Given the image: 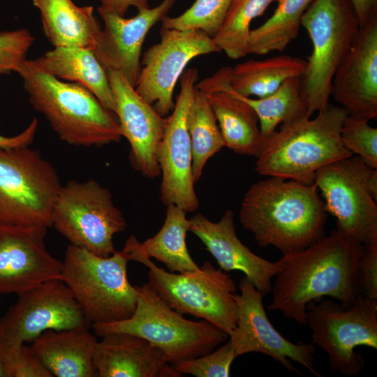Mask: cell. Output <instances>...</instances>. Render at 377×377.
<instances>
[{
    "instance_id": "cell-1",
    "label": "cell",
    "mask_w": 377,
    "mask_h": 377,
    "mask_svg": "<svg viewBox=\"0 0 377 377\" xmlns=\"http://www.w3.org/2000/svg\"><path fill=\"white\" fill-rule=\"evenodd\" d=\"M364 245L335 229L305 249L283 255L285 264L272 284L267 309L306 324V304L330 297L344 306L360 295L357 267Z\"/></svg>"
},
{
    "instance_id": "cell-2",
    "label": "cell",
    "mask_w": 377,
    "mask_h": 377,
    "mask_svg": "<svg viewBox=\"0 0 377 377\" xmlns=\"http://www.w3.org/2000/svg\"><path fill=\"white\" fill-rule=\"evenodd\" d=\"M327 212L316 184L277 177L253 184L244 195L239 220L261 247L283 255L300 251L325 235Z\"/></svg>"
},
{
    "instance_id": "cell-3",
    "label": "cell",
    "mask_w": 377,
    "mask_h": 377,
    "mask_svg": "<svg viewBox=\"0 0 377 377\" xmlns=\"http://www.w3.org/2000/svg\"><path fill=\"white\" fill-rule=\"evenodd\" d=\"M15 73L23 80L31 105L63 142L87 147L121 139L115 114L82 85L55 77L33 59L24 60Z\"/></svg>"
},
{
    "instance_id": "cell-4",
    "label": "cell",
    "mask_w": 377,
    "mask_h": 377,
    "mask_svg": "<svg viewBox=\"0 0 377 377\" xmlns=\"http://www.w3.org/2000/svg\"><path fill=\"white\" fill-rule=\"evenodd\" d=\"M348 115L339 105H329L311 119L304 117L281 125L264 140L256 157L261 175L314 182L322 168L354 155L343 145L341 129Z\"/></svg>"
},
{
    "instance_id": "cell-5",
    "label": "cell",
    "mask_w": 377,
    "mask_h": 377,
    "mask_svg": "<svg viewBox=\"0 0 377 377\" xmlns=\"http://www.w3.org/2000/svg\"><path fill=\"white\" fill-rule=\"evenodd\" d=\"M129 260L145 265L148 287L181 314L202 318L228 335L237 323L236 285L226 272L205 262L199 269L182 273L158 267L134 244L133 235L121 249Z\"/></svg>"
},
{
    "instance_id": "cell-6",
    "label": "cell",
    "mask_w": 377,
    "mask_h": 377,
    "mask_svg": "<svg viewBox=\"0 0 377 377\" xmlns=\"http://www.w3.org/2000/svg\"><path fill=\"white\" fill-rule=\"evenodd\" d=\"M138 300L128 318L91 325L96 337L123 332L142 337L161 349L174 366L214 350L229 335L203 320H190L172 309L147 283L135 286Z\"/></svg>"
},
{
    "instance_id": "cell-7",
    "label": "cell",
    "mask_w": 377,
    "mask_h": 377,
    "mask_svg": "<svg viewBox=\"0 0 377 377\" xmlns=\"http://www.w3.org/2000/svg\"><path fill=\"white\" fill-rule=\"evenodd\" d=\"M301 25L312 44L300 78V93L311 117L329 106L334 75L353 46L360 27L350 0H313Z\"/></svg>"
},
{
    "instance_id": "cell-8",
    "label": "cell",
    "mask_w": 377,
    "mask_h": 377,
    "mask_svg": "<svg viewBox=\"0 0 377 377\" xmlns=\"http://www.w3.org/2000/svg\"><path fill=\"white\" fill-rule=\"evenodd\" d=\"M128 262L122 250L101 257L68 245L61 280L71 291L89 325L122 320L133 313L138 294L128 279Z\"/></svg>"
},
{
    "instance_id": "cell-9",
    "label": "cell",
    "mask_w": 377,
    "mask_h": 377,
    "mask_svg": "<svg viewBox=\"0 0 377 377\" xmlns=\"http://www.w3.org/2000/svg\"><path fill=\"white\" fill-rule=\"evenodd\" d=\"M61 186L56 169L38 150L0 147V224L51 228Z\"/></svg>"
},
{
    "instance_id": "cell-10",
    "label": "cell",
    "mask_w": 377,
    "mask_h": 377,
    "mask_svg": "<svg viewBox=\"0 0 377 377\" xmlns=\"http://www.w3.org/2000/svg\"><path fill=\"white\" fill-rule=\"evenodd\" d=\"M311 341L325 351L331 371L355 376L365 366L359 346L377 348V301L359 295L350 306L323 298L306 306Z\"/></svg>"
},
{
    "instance_id": "cell-11",
    "label": "cell",
    "mask_w": 377,
    "mask_h": 377,
    "mask_svg": "<svg viewBox=\"0 0 377 377\" xmlns=\"http://www.w3.org/2000/svg\"><path fill=\"white\" fill-rule=\"evenodd\" d=\"M51 222L70 244L101 257L116 251L113 237L127 226L110 191L94 179L61 185L52 205Z\"/></svg>"
},
{
    "instance_id": "cell-12",
    "label": "cell",
    "mask_w": 377,
    "mask_h": 377,
    "mask_svg": "<svg viewBox=\"0 0 377 377\" xmlns=\"http://www.w3.org/2000/svg\"><path fill=\"white\" fill-rule=\"evenodd\" d=\"M314 183L337 230L363 245L377 242V170L358 156L320 169Z\"/></svg>"
},
{
    "instance_id": "cell-13",
    "label": "cell",
    "mask_w": 377,
    "mask_h": 377,
    "mask_svg": "<svg viewBox=\"0 0 377 377\" xmlns=\"http://www.w3.org/2000/svg\"><path fill=\"white\" fill-rule=\"evenodd\" d=\"M0 318V350L15 355L23 344L48 330L89 327L71 291L54 279L17 294Z\"/></svg>"
},
{
    "instance_id": "cell-14",
    "label": "cell",
    "mask_w": 377,
    "mask_h": 377,
    "mask_svg": "<svg viewBox=\"0 0 377 377\" xmlns=\"http://www.w3.org/2000/svg\"><path fill=\"white\" fill-rule=\"evenodd\" d=\"M160 36V41L143 54L135 89L165 117L175 107V87L189 61L198 56L221 51L212 37L200 30L161 27Z\"/></svg>"
},
{
    "instance_id": "cell-15",
    "label": "cell",
    "mask_w": 377,
    "mask_h": 377,
    "mask_svg": "<svg viewBox=\"0 0 377 377\" xmlns=\"http://www.w3.org/2000/svg\"><path fill=\"white\" fill-rule=\"evenodd\" d=\"M198 80V71L185 69L180 78V91L172 114L166 118L163 138L157 149V161L162 180L160 198L165 205H175L186 213L200 205L195 191L192 150L187 128V114Z\"/></svg>"
},
{
    "instance_id": "cell-16",
    "label": "cell",
    "mask_w": 377,
    "mask_h": 377,
    "mask_svg": "<svg viewBox=\"0 0 377 377\" xmlns=\"http://www.w3.org/2000/svg\"><path fill=\"white\" fill-rule=\"evenodd\" d=\"M236 295L237 323L229 335L238 356L250 353L267 355L286 369L297 372L292 362L298 363L320 377L314 367L316 346L312 343H293L280 334L269 321L263 303V295L245 276Z\"/></svg>"
},
{
    "instance_id": "cell-17",
    "label": "cell",
    "mask_w": 377,
    "mask_h": 377,
    "mask_svg": "<svg viewBox=\"0 0 377 377\" xmlns=\"http://www.w3.org/2000/svg\"><path fill=\"white\" fill-rule=\"evenodd\" d=\"M48 228L0 224V294L17 295L59 279L62 262L47 251Z\"/></svg>"
},
{
    "instance_id": "cell-18",
    "label": "cell",
    "mask_w": 377,
    "mask_h": 377,
    "mask_svg": "<svg viewBox=\"0 0 377 377\" xmlns=\"http://www.w3.org/2000/svg\"><path fill=\"white\" fill-rule=\"evenodd\" d=\"M106 70L115 103L114 114L121 135L131 147V164L145 177L156 178L161 174L156 154L166 118L145 101L120 73Z\"/></svg>"
},
{
    "instance_id": "cell-19",
    "label": "cell",
    "mask_w": 377,
    "mask_h": 377,
    "mask_svg": "<svg viewBox=\"0 0 377 377\" xmlns=\"http://www.w3.org/2000/svg\"><path fill=\"white\" fill-rule=\"evenodd\" d=\"M176 1L163 0L154 8L138 10L131 18L98 8L104 29L92 50L102 65L120 73L135 87L142 68L141 51L146 36L167 16Z\"/></svg>"
},
{
    "instance_id": "cell-20",
    "label": "cell",
    "mask_w": 377,
    "mask_h": 377,
    "mask_svg": "<svg viewBox=\"0 0 377 377\" xmlns=\"http://www.w3.org/2000/svg\"><path fill=\"white\" fill-rule=\"evenodd\" d=\"M331 96L348 115L377 118V17L361 27L350 50L337 69Z\"/></svg>"
},
{
    "instance_id": "cell-21",
    "label": "cell",
    "mask_w": 377,
    "mask_h": 377,
    "mask_svg": "<svg viewBox=\"0 0 377 377\" xmlns=\"http://www.w3.org/2000/svg\"><path fill=\"white\" fill-rule=\"evenodd\" d=\"M188 230L201 240L221 269L242 272L263 297L271 293L272 280L283 269L285 258L271 262L252 252L237 235L231 209L217 222L198 213L188 219Z\"/></svg>"
},
{
    "instance_id": "cell-22",
    "label": "cell",
    "mask_w": 377,
    "mask_h": 377,
    "mask_svg": "<svg viewBox=\"0 0 377 377\" xmlns=\"http://www.w3.org/2000/svg\"><path fill=\"white\" fill-rule=\"evenodd\" d=\"M232 67L225 66L212 76L197 82L207 96L217 121L225 147L256 158L264 143L253 108L230 87Z\"/></svg>"
},
{
    "instance_id": "cell-23",
    "label": "cell",
    "mask_w": 377,
    "mask_h": 377,
    "mask_svg": "<svg viewBox=\"0 0 377 377\" xmlns=\"http://www.w3.org/2000/svg\"><path fill=\"white\" fill-rule=\"evenodd\" d=\"M93 364L98 377H179L163 351L146 339L113 332L97 341Z\"/></svg>"
},
{
    "instance_id": "cell-24",
    "label": "cell",
    "mask_w": 377,
    "mask_h": 377,
    "mask_svg": "<svg viewBox=\"0 0 377 377\" xmlns=\"http://www.w3.org/2000/svg\"><path fill=\"white\" fill-rule=\"evenodd\" d=\"M89 327L48 330L31 341V350L57 377L97 376L93 353L97 342Z\"/></svg>"
},
{
    "instance_id": "cell-25",
    "label": "cell",
    "mask_w": 377,
    "mask_h": 377,
    "mask_svg": "<svg viewBox=\"0 0 377 377\" xmlns=\"http://www.w3.org/2000/svg\"><path fill=\"white\" fill-rule=\"evenodd\" d=\"M33 60L41 69L55 77L82 85L114 113L115 103L107 70L92 49L54 47Z\"/></svg>"
},
{
    "instance_id": "cell-26",
    "label": "cell",
    "mask_w": 377,
    "mask_h": 377,
    "mask_svg": "<svg viewBox=\"0 0 377 377\" xmlns=\"http://www.w3.org/2000/svg\"><path fill=\"white\" fill-rule=\"evenodd\" d=\"M38 10L44 35L54 47L93 49L102 30L91 6L73 0H31Z\"/></svg>"
},
{
    "instance_id": "cell-27",
    "label": "cell",
    "mask_w": 377,
    "mask_h": 377,
    "mask_svg": "<svg viewBox=\"0 0 377 377\" xmlns=\"http://www.w3.org/2000/svg\"><path fill=\"white\" fill-rule=\"evenodd\" d=\"M306 66V60L289 55L250 59L232 68L230 86L242 96L263 98L274 92L286 80L301 77Z\"/></svg>"
},
{
    "instance_id": "cell-28",
    "label": "cell",
    "mask_w": 377,
    "mask_h": 377,
    "mask_svg": "<svg viewBox=\"0 0 377 377\" xmlns=\"http://www.w3.org/2000/svg\"><path fill=\"white\" fill-rule=\"evenodd\" d=\"M186 212L175 205L167 206L164 223L153 237L140 242L133 235L136 248L144 255L163 263L170 272L182 273L199 269L186 246L188 230Z\"/></svg>"
},
{
    "instance_id": "cell-29",
    "label": "cell",
    "mask_w": 377,
    "mask_h": 377,
    "mask_svg": "<svg viewBox=\"0 0 377 377\" xmlns=\"http://www.w3.org/2000/svg\"><path fill=\"white\" fill-rule=\"evenodd\" d=\"M313 0H279L272 15L249 32L248 54L283 52L299 34L302 16Z\"/></svg>"
},
{
    "instance_id": "cell-30",
    "label": "cell",
    "mask_w": 377,
    "mask_h": 377,
    "mask_svg": "<svg viewBox=\"0 0 377 377\" xmlns=\"http://www.w3.org/2000/svg\"><path fill=\"white\" fill-rule=\"evenodd\" d=\"M187 128L192 150V170L196 184L208 160L225 147L206 94L196 87L187 114Z\"/></svg>"
},
{
    "instance_id": "cell-31",
    "label": "cell",
    "mask_w": 377,
    "mask_h": 377,
    "mask_svg": "<svg viewBox=\"0 0 377 377\" xmlns=\"http://www.w3.org/2000/svg\"><path fill=\"white\" fill-rule=\"evenodd\" d=\"M300 78L286 80L274 92L260 98L242 96L234 91L255 110L264 140L271 135L279 124L309 117L306 102L300 93Z\"/></svg>"
},
{
    "instance_id": "cell-32",
    "label": "cell",
    "mask_w": 377,
    "mask_h": 377,
    "mask_svg": "<svg viewBox=\"0 0 377 377\" xmlns=\"http://www.w3.org/2000/svg\"><path fill=\"white\" fill-rule=\"evenodd\" d=\"M278 1L232 0L219 31L212 38L214 42L231 59L246 57L251 22Z\"/></svg>"
},
{
    "instance_id": "cell-33",
    "label": "cell",
    "mask_w": 377,
    "mask_h": 377,
    "mask_svg": "<svg viewBox=\"0 0 377 377\" xmlns=\"http://www.w3.org/2000/svg\"><path fill=\"white\" fill-rule=\"evenodd\" d=\"M232 0H195L177 17L165 16L161 22L167 29L202 31L214 38L219 31Z\"/></svg>"
},
{
    "instance_id": "cell-34",
    "label": "cell",
    "mask_w": 377,
    "mask_h": 377,
    "mask_svg": "<svg viewBox=\"0 0 377 377\" xmlns=\"http://www.w3.org/2000/svg\"><path fill=\"white\" fill-rule=\"evenodd\" d=\"M343 146L367 165L377 169V128L369 121L347 115L341 129Z\"/></svg>"
},
{
    "instance_id": "cell-35",
    "label": "cell",
    "mask_w": 377,
    "mask_h": 377,
    "mask_svg": "<svg viewBox=\"0 0 377 377\" xmlns=\"http://www.w3.org/2000/svg\"><path fill=\"white\" fill-rule=\"evenodd\" d=\"M237 357L233 343L228 338L217 350L172 367L181 376L190 374L196 377H228L231 364Z\"/></svg>"
},
{
    "instance_id": "cell-36",
    "label": "cell",
    "mask_w": 377,
    "mask_h": 377,
    "mask_svg": "<svg viewBox=\"0 0 377 377\" xmlns=\"http://www.w3.org/2000/svg\"><path fill=\"white\" fill-rule=\"evenodd\" d=\"M34 40L27 29L0 32V74L15 72Z\"/></svg>"
},
{
    "instance_id": "cell-37",
    "label": "cell",
    "mask_w": 377,
    "mask_h": 377,
    "mask_svg": "<svg viewBox=\"0 0 377 377\" xmlns=\"http://www.w3.org/2000/svg\"><path fill=\"white\" fill-rule=\"evenodd\" d=\"M360 295L377 301V242L364 245L357 267Z\"/></svg>"
},
{
    "instance_id": "cell-38",
    "label": "cell",
    "mask_w": 377,
    "mask_h": 377,
    "mask_svg": "<svg viewBox=\"0 0 377 377\" xmlns=\"http://www.w3.org/2000/svg\"><path fill=\"white\" fill-rule=\"evenodd\" d=\"M13 377H53L36 357L30 346L23 344L13 358Z\"/></svg>"
},
{
    "instance_id": "cell-39",
    "label": "cell",
    "mask_w": 377,
    "mask_h": 377,
    "mask_svg": "<svg viewBox=\"0 0 377 377\" xmlns=\"http://www.w3.org/2000/svg\"><path fill=\"white\" fill-rule=\"evenodd\" d=\"M38 121L34 118L29 125L21 133L11 137L0 135V147L12 148L29 146L34 140L38 129Z\"/></svg>"
},
{
    "instance_id": "cell-40",
    "label": "cell",
    "mask_w": 377,
    "mask_h": 377,
    "mask_svg": "<svg viewBox=\"0 0 377 377\" xmlns=\"http://www.w3.org/2000/svg\"><path fill=\"white\" fill-rule=\"evenodd\" d=\"M98 8L124 16L130 7H135L138 10L150 8L148 0H99Z\"/></svg>"
},
{
    "instance_id": "cell-41",
    "label": "cell",
    "mask_w": 377,
    "mask_h": 377,
    "mask_svg": "<svg viewBox=\"0 0 377 377\" xmlns=\"http://www.w3.org/2000/svg\"><path fill=\"white\" fill-rule=\"evenodd\" d=\"M356 12L360 27L377 17V0H350Z\"/></svg>"
},
{
    "instance_id": "cell-42",
    "label": "cell",
    "mask_w": 377,
    "mask_h": 377,
    "mask_svg": "<svg viewBox=\"0 0 377 377\" xmlns=\"http://www.w3.org/2000/svg\"><path fill=\"white\" fill-rule=\"evenodd\" d=\"M13 358L0 350V377H13Z\"/></svg>"
}]
</instances>
